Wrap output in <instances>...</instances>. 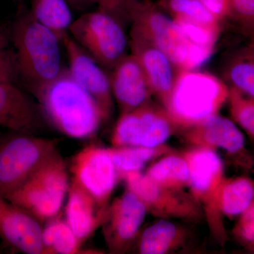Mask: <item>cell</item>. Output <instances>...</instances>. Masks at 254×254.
Listing matches in <instances>:
<instances>
[{
  "label": "cell",
  "mask_w": 254,
  "mask_h": 254,
  "mask_svg": "<svg viewBox=\"0 0 254 254\" xmlns=\"http://www.w3.org/2000/svg\"><path fill=\"white\" fill-rule=\"evenodd\" d=\"M33 95L40 111L52 126L69 138H91L107 119L96 100L75 81L66 67Z\"/></svg>",
  "instance_id": "1"
},
{
  "label": "cell",
  "mask_w": 254,
  "mask_h": 254,
  "mask_svg": "<svg viewBox=\"0 0 254 254\" xmlns=\"http://www.w3.org/2000/svg\"><path fill=\"white\" fill-rule=\"evenodd\" d=\"M16 60L18 79L33 94L59 76L62 65L61 40L38 22L29 11L21 10L9 33Z\"/></svg>",
  "instance_id": "2"
},
{
  "label": "cell",
  "mask_w": 254,
  "mask_h": 254,
  "mask_svg": "<svg viewBox=\"0 0 254 254\" xmlns=\"http://www.w3.org/2000/svg\"><path fill=\"white\" fill-rule=\"evenodd\" d=\"M129 37L139 38L163 52L179 71L194 70L213 50L193 44L178 23L150 0H138L133 10Z\"/></svg>",
  "instance_id": "3"
},
{
  "label": "cell",
  "mask_w": 254,
  "mask_h": 254,
  "mask_svg": "<svg viewBox=\"0 0 254 254\" xmlns=\"http://www.w3.org/2000/svg\"><path fill=\"white\" fill-rule=\"evenodd\" d=\"M69 185L66 163L58 150L4 198L43 223L59 215Z\"/></svg>",
  "instance_id": "4"
},
{
  "label": "cell",
  "mask_w": 254,
  "mask_h": 254,
  "mask_svg": "<svg viewBox=\"0 0 254 254\" xmlns=\"http://www.w3.org/2000/svg\"><path fill=\"white\" fill-rule=\"evenodd\" d=\"M229 97L223 81L211 73L182 70L177 73L166 105L174 122L194 125L216 114Z\"/></svg>",
  "instance_id": "5"
},
{
  "label": "cell",
  "mask_w": 254,
  "mask_h": 254,
  "mask_svg": "<svg viewBox=\"0 0 254 254\" xmlns=\"http://www.w3.org/2000/svg\"><path fill=\"white\" fill-rule=\"evenodd\" d=\"M14 133L0 140V196L4 198L58 151L57 140Z\"/></svg>",
  "instance_id": "6"
},
{
  "label": "cell",
  "mask_w": 254,
  "mask_h": 254,
  "mask_svg": "<svg viewBox=\"0 0 254 254\" xmlns=\"http://www.w3.org/2000/svg\"><path fill=\"white\" fill-rule=\"evenodd\" d=\"M118 21L100 11L85 13L73 21L68 34L105 71H111L127 55L128 40Z\"/></svg>",
  "instance_id": "7"
},
{
  "label": "cell",
  "mask_w": 254,
  "mask_h": 254,
  "mask_svg": "<svg viewBox=\"0 0 254 254\" xmlns=\"http://www.w3.org/2000/svg\"><path fill=\"white\" fill-rule=\"evenodd\" d=\"M173 120L169 114L145 104L122 114L113 136L115 146L156 148L168 140Z\"/></svg>",
  "instance_id": "8"
},
{
  "label": "cell",
  "mask_w": 254,
  "mask_h": 254,
  "mask_svg": "<svg viewBox=\"0 0 254 254\" xmlns=\"http://www.w3.org/2000/svg\"><path fill=\"white\" fill-rule=\"evenodd\" d=\"M70 170L73 181L105 206L119 177L109 149L88 145L73 157Z\"/></svg>",
  "instance_id": "9"
},
{
  "label": "cell",
  "mask_w": 254,
  "mask_h": 254,
  "mask_svg": "<svg viewBox=\"0 0 254 254\" xmlns=\"http://www.w3.org/2000/svg\"><path fill=\"white\" fill-rule=\"evenodd\" d=\"M62 43L66 50L70 74L96 100L108 118L113 105L109 74L68 33L63 37Z\"/></svg>",
  "instance_id": "10"
},
{
  "label": "cell",
  "mask_w": 254,
  "mask_h": 254,
  "mask_svg": "<svg viewBox=\"0 0 254 254\" xmlns=\"http://www.w3.org/2000/svg\"><path fill=\"white\" fill-rule=\"evenodd\" d=\"M43 226L24 209L0 196V239L16 252L45 254Z\"/></svg>",
  "instance_id": "11"
},
{
  "label": "cell",
  "mask_w": 254,
  "mask_h": 254,
  "mask_svg": "<svg viewBox=\"0 0 254 254\" xmlns=\"http://www.w3.org/2000/svg\"><path fill=\"white\" fill-rule=\"evenodd\" d=\"M110 72L112 94L122 114L145 104L153 94L141 65L134 55H125Z\"/></svg>",
  "instance_id": "12"
},
{
  "label": "cell",
  "mask_w": 254,
  "mask_h": 254,
  "mask_svg": "<svg viewBox=\"0 0 254 254\" xmlns=\"http://www.w3.org/2000/svg\"><path fill=\"white\" fill-rule=\"evenodd\" d=\"M147 208L143 201L130 190L114 202L108 208L105 236L114 250H120L133 240L141 227Z\"/></svg>",
  "instance_id": "13"
},
{
  "label": "cell",
  "mask_w": 254,
  "mask_h": 254,
  "mask_svg": "<svg viewBox=\"0 0 254 254\" xmlns=\"http://www.w3.org/2000/svg\"><path fill=\"white\" fill-rule=\"evenodd\" d=\"M128 46L141 65L152 93L166 106L179 70L158 48L139 38L129 37Z\"/></svg>",
  "instance_id": "14"
},
{
  "label": "cell",
  "mask_w": 254,
  "mask_h": 254,
  "mask_svg": "<svg viewBox=\"0 0 254 254\" xmlns=\"http://www.w3.org/2000/svg\"><path fill=\"white\" fill-rule=\"evenodd\" d=\"M41 122L38 107L16 83L0 81V127L34 134Z\"/></svg>",
  "instance_id": "15"
},
{
  "label": "cell",
  "mask_w": 254,
  "mask_h": 254,
  "mask_svg": "<svg viewBox=\"0 0 254 254\" xmlns=\"http://www.w3.org/2000/svg\"><path fill=\"white\" fill-rule=\"evenodd\" d=\"M127 182V190L134 193L155 213H166L173 215H190L195 210L194 205L186 198H182L170 190L169 187L161 186L139 172H131L123 176Z\"/></svg>",
  "instance_id": "16"
},
{
  "label": "cell",
  "mask_w": 254,
  "mask_h": 254,
  "mask_svg": "<svg viewBox=\"0 0 254 254\" xmlns=\"http://www.w3.org/2000/svg\"><path fill=\"white\" fill-rule=\"evenodd\" d=\"M64 210V220L81 241L88 237L104 222L108 208L98 203L86 190L71 180Z\"/></svg>",
  "instance_id": "17"
},
{
  "label": "cell",
  "mask_w": 254,
  "mask_h": 254,
  "mask_svg": "<svg viewBox=\"0 0 254 254\" xmlns=\"http://www.w3.org/2000/svg\"><path fill=\"white\" fill-rule=\"evenodd\" d=\"M190 177L189 182L195 193L207 194L218 188L221 181L222 163L213 150H195L186 156Z\"/></svg>",
  "instance_id": "18"
},
{
  "label": "cell",
  "mask_w": 254,
  "mask_h": 254,
  "mask_svg": "<svg viewBox=\"0 0 254 254\" xmlns=\"http://www.w3.org/2000/svg\"><path fill=\"white\" fill-rule=\"evenodd\" d=\"M194 125L197 134L205 143L224 148L231 153L243 149V134L228 119L214 114Z\"/></svg>",
  "instance_id": "19"
},
{
  "label": "cell",
  "mask_w": 254,
  "mask_h": 254,
  "mask_svg": "<svg viewBox=\"0 0 254 254\" xmlns=\"http://www.w3.org/2000/svg\"><path fill=\"white\" fill-rule=\"evenodd\" d=\"M67 0H31L30 14L38 22L54 32L60 40L73 22Z\"/></svg>",
  "instance_id": "20"
},
{
  "label": "cell",
  "mask_w": 254,
  "mask_h": 254,
  "mask_svg": "<svg viewBox=\"0 0 254 254\" xmlns=\"http://www.w3.org/2000/svg\"><path fill=\"white\" fill-rule=\"evenodd\" d=\"M43 227V243L45 254H75L82 253V243L64 218L55 217Z\"/></svg>",
  "instance_id": "21"
},
{
  "label": "cell",
  "mask_w": 254,
  "mask_h": 254,
  "mask_svg": "<svg viewBox=\"0 0 254 254\" xmlns=\"http://www.w3.org/2000/svg\"><path fill=\"white\" fill-rule=\"evenodd\" d=\"M146 175L161 186L174 189L189 182L190 171L185 159L169 156L153 165Z\"/></svg>",
  "instance_id": "22"
},
{
  "label": "cell",
  "mask_w": 254,
  "mask_h": 254,
  "mask_svg": "<svg viewBox=\"0 0 254 254\" xmlns=\"http://www.w3.org/2000/svg\"><path fill=\"white\" fill-rule=\"evenodd\" d=\"M177 239V227L172 222L160 220L143 232L140 242V252L144 254L166 253Z\"/></svg>",
  "instance_id": "23"
},
{
  "label": "cell",
  "mask_w": 254,
  "mask_h": 254,
  "mask_svg": "<svg viewBox=\"0 0 254 254\" xmlns=\"http://www.w3.org/2000/svg\"><path fill=\"white\" fill-rule=\"evenodd\" d=\"M253 184L246 179H239L224 187L220 204L224 213L237 215L243 213L253 202Z\"/></svg>",
  "instance_id": "24"
},
{
  "label": "cell",
  "mask_w": 254,
  "mask_h": 254,
  "mask_svg": "<svg viewBox=\"0 0 254 254\" xmlns=\"http://www.w3.org/2000/svg\"><path fill=\"white\" fill-rule=\"evenodd\" d=\"M156 4L173 19L190 20L205 24L219 23L200 0H158Z\"/></svg>",
  "instance_id": "25"
},
{
  "label": "cell",
  "mask_w": 254,
  "mask_h": 254,
  "mask_svg": "<svg viewBox=\"0 0 254 254\" xmlns=\"http://www.w3.org/2000/svg\"><path fill=\"white\" fill-rule=\"evenodd\" d=\"M109 151L119 176L139 171L157 153L156 148L143 146H119Z\"/></svg>",
  "instance_id": "26"
},
{
  "label": "cell",
  "mask_w": 254,
  "mask_h": 254,
  "mask_svg": "<svg viewBox=\"0 0 254 254\" xmlns=\"http://www.w3.org/2000/svg\"><path fill=\"white\" fill-rule=\"evenodd\" d=\"M240 58L232 62L227 70V78L231 82L234 89L245 93L250 98L254 96V53L247 50Z\"/></svg>",
  "instance_id": "27"
},
{
  "label": "cell",
  "mask_w": 254,
  "mask_h": 254,
  "mask_svg": "<svg viewBox=\"0 0 254 254\" xmlns=\"http://www.w3.org/2000/svg\"><path fill=\"white\" fill-rule=\"evenodd\" d=\"M189 40L196 46L213 50L218 36V23L205 24L185 19H174Z\"/></svg>",
  "instance_id": "28"
},
{
  "label": "cell",
  "mask_w": 254,
  "mask_h": 254,
  "mask_svg": "<svg viewBox=\"0 0 254 254\" xmlns=\"http://www.w3.org/2000/svg\"><path fill=\"white\" fill-rule=\"evenodd\" d=\"M231 100L232 115L241 127L254 136V98H245L240 92L232 89L229 91Z\"/></svg>",
  "instance_id": "29"
},
{
  "label": "cell",
  "mask_w": 254,
  "mask_h": 254,
  "mask_svg": "<svg viewBox=\"0 0 254 254\" xmlns=\"http://www.w3.org/2000/svg\"><path fill=\"white\" fill-rule=\"evenodd\" d=\"M98 11L109 15L124 28L131 25L133 10L138 0H92Z\"/></svg>",
  "instance_id": "30"
},
{
  "label": "cell",
  "mask_w": 254,
  "mask_h": 254,
  "mask_svg": "<svg viewBox=\"0 0 254 254\" xmlns=\"http://www.w3.org/2000/svg\"><path fill=\"white\" fill-rule=\"evenodd\" d=\"M18 80L16 60L9 33L0 28V81Z\"/></svg>",
  "instance_id": "31"
},
{
  "label": "cell",
  "mask_w": 254,
  "mask_h": 254,
  "mask_svg": "<svg viewBox=\"0 0 254 254\" xmlns=\"http://www.w3.org/2000/svg\"><path fill=\"white\" fill-rule=\"evenodd\" d=\"M228 16L240 23L246 33L253 31L254 0H230Z\"/></svg>",
  "instance_id": "32"
},
{
  "label": "cell",
  "mask_w": 254,
  "mask_h": 254,
  "mask_svg": "<svg viewBox=\"0 0 254 254\" xmlns=\"http://www.w3.org/2000/svg\"><path fill=\"white\" fill-rule=\"evenodd\" d=\"M200 1L218 21L228 16L230 0H200Z\"/></svg>",
  "instance_id": "33"
},
{
  "label": "cell",
  "mask_w": 254,
  "mask_h": 254,
  "mask_svg": "<svg viewBox=\"0 0 254 254\" xmlns=\"http://www.w3.org/2000/svg\"><path fill=\"white\" fill-rule=\"evenodd\" d=\"M243 213V218L240 221L241 234L247 241L253 242L254 237L253 203Z\"/></svg>",
  "instance_id": "34"
},
{
  "label": "cell",
  "mask_w": 254,
  "mask_h": 254,
  "mask_svg": "<svg viewBox=\"0 0 254 254\" xmlns=\"http://www.w3.org/2000/svg\"><path fill=\"white\" fill-rule=\"evenodd\" d=\"M68 4L72 9L84 10L90 5L93 4L92 0H67Z\"/></svg>",
  "instance_id": "35"
},
{
  "label": "cell",
  "mask_w": 254,
  "mask_h": 254,
  "mask_svg": "<svg viewBox=\"0 0 254 254\" xmlns=\"http://www.w3.org/2000/svg\"><path fill=\"white\" fill-rule=\"evenodd\" d=\"M11 1L18 3V4H22L23 1H24V0H11Z\"/></svg>",
  "instance_id": "36"
}]
</instances>
